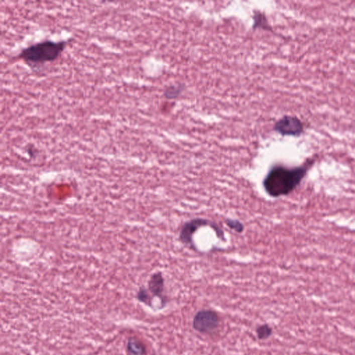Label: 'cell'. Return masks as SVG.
Returning a JSON list of instances; mask_svg holds the SVG:
<instances>
[{
    "mask_svg": "<svg viewBox=\"0 0 355 355\" xmlns=\"http://www.w3.org/2000/svg\"><path fill=\"white\" fill-rule=\"evenodd\" d=\"M308 170L307 165L295 167L274 165L264 178V189L272 198L288 195L299 186Z\"/></svg>",
    "mask_w": 355,
    "mask_h": 355,
    "instance_id": "cell-1",
    "label": "cell"
},
{
    "mask_svg": "<svg viewBox=\"0 0 355 355\" xmlns=\"http://www.w3.org/2000/svg\"><path fill=\"white\" fill-rule=\"evenodd\" d=\"M67 43V41L56 42L50 40L40 42L23 49L18 54V58L34 68L55 61L64 52Z\"/></svg>",
    "mask_w": 355,
    "mask_h": 355,
    "instance_id": "cell-2",
    "label": "cell"
},
{
    "mask_svg": "<svg viewBox=\"0 0 355 355\" xmlns=\"http://www.w3.org/2000/svg\"><path fill=\"white\" fill-rule=\"evenodd\" d=\"M210 227L214 230L216 236L222 241H225V234L221 227L215 222L210 221L203 218H194L185 222L181 227L179 233V240L183 245L188 247L192 250L196 251L195 244H194L193 236L196 231L201 227Z\"/></svg>",
    "mask_w": 355,
    "mask_h": 355,
    "instance_id": "cell-3",
    "label": "cell"
},
{
    "mask_svg": "<svg viewBox=\"0 0 355 355\" xmlns=\"http://www.w3.org/2000/svg\"><path fill=\"white\" fill-rule=\"evenodd\" d=\"M218 313L212 309H201L193 318L192 327L201 334H211L215 332L219 325Z\"/></svg>",
    "mask_w": 355,
    "mask_h": 355,
    "instance_id": "cell-4",
    "label": "cell"
},
{
    "mask_svg": "<svg viewBox=\"0 0 355 355\" xmlns=\"http://www.w3.org/2000/svg\"><path fill=\"white\" fill-rule=\"evenodd\" d=\"M274 130L283 136H298L303 132L301 122L295 116H285L274 126Z\"/></svg>",
    "mask_w": 355,
    "mask_h": 355,
    "instance_id": "cell-5",
    "label": "cell"
},
{
    "mask_svg": "<svg viewBox=\"0 0 355 355\" xmlns=\"http://www.w3.org/2000/svg\"><path fill=\"white\" fill-rule=\"evenodd\" d=\"M148 290L152 297L160 298L163 307L167 300L165 296V279L160 271L154 273L151 276L148 282Z\"/></svg>",
    "mask_w": 355,
    "mask_h": 355,
    "instance_id": "cell-6",
    "label": "cell"
},
{
    "mask_svg": "<svg viewBox=\"0 0 355 355\" xmlns=\"http://www.w3.org/2000/svg\"><path fill=\"white\" fill-rule=\"evenodd\" d=\"M127 351L129 355H146L145 345L140 340L136 338H131L127 344Z\"/></svg>",
    "mask_w": 355,
    "mask_h": 355,
    "instance_id": "cell-7",
    "label": "cell"
},
{
    "mask_svg": "<svg viewBox=\"0 0 355 355\" xmlns=\"http://www.w3.org/2000/svg\"><path fill=\"white\" fill-rule=\"evenodd\" d=\"M273 334V329L268 324H262L256 328V334L260 340L268 339Z\"/></svg>",
    "mask_w": 355,
    "mask_h": 355,
    "instance_id": "cell-8",
    "label": "cell"
},
{
    "mask_svg": "<svg viewBox=\"0 0 355 355\" xmlns=\"http://www.w3.org/2000/svg\"><path fill=\"white\" fill-rule=\"evenodd\" d=\"M137 298L140 302L145 304L146 305L149 307L152 305V296L149 293L148 289L145 287H140L139 291H138Z\"/></svg>",
    "mask_w": 355,
    "mask_h": 355,
    "instance_id": "cell-9",
    "label": "cell"
},
{
    "mask_svg": "<svg viewBox=\"0 0 355 355\" xmlns=\"http://www.w3.org/2000/svg\"><path fill=\"white\" fill-rule=\"evenodd\" d=\"M225 224L231 230L235 231L238 233H242L245 230V225L238 219L233 218H226L225 220Z\"/></svg>",
    "mask_w": 355,
    "mask_h": 355,
    "instance_id": "cell-10",
    "label": "cell"
},
{
    "mask_svg": "<svg viewBox=\"0 0 355 355\" xmlns=\"http://www.w3.org/2000/svg\"><path fill=\"white\" fill-rule=\"evenodd\" d=\"M181 87L172 86L169 87L165 90V96L169 99H174L177 97L179 94L181 93Z\"/></svg>",
    "mask_w": 355,
    "mask_h": 355,
    "instance_id": "cell-11",
    "label": "cell"
}]
</instances>
